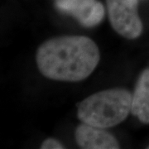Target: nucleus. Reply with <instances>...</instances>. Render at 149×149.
<instances>
[{
  "label": "nucleus",
  "instance_id": "1",
  "mask_svg": "<svg viewBox=\"0 0 149 149\" xmlns=\"http://www.w3.org/2000/svg\"><path fill=\"white\" fill-rule=\"evenodd\" d=\"M100 60L96 43L85 36H61L49 39L38 47L37 68L48 79L77 82L85 80Z\"/></svg>",
  "mask_w": 149,
  "mask_h": 149
},
{
  "label": "nucleus",
  "instance_id": "2",
  "mask_svg": "<svg viewBox=\"0 0 149 149\" xmlns=\"http://www.w3.org/2000/svg\"><path fill=\"white\" fill-rule=\"evenodd\" d=\"M132 94L123 88L100 91L80 102L77 116L82 123L108 128L123 122L131 113Z\"/></svg>",
  "mask_w": 149,
  "mask_h": 149
},
{
  "label": "nucleus",
  "instance_id": "3",
  "mask_svg": "<svg viewBox=\"0 0 149 149\" xmlns=\"http://www.w3.org/2000/svg\"><path fill=\"white\" fill-rule=\"evenodd\" d=\"M105 1L113 30L127 39L138 38L143 32V23L138 13L139 0Z\"/></svg>",
  "mask_w": 149,
  "mask_h": 149
},
{
  "label": "nucleus",
  "instance_id": "4",
  "mask_svg": "<svg viewBox=\"0 0 149 149\" xmlns=\"http://www.w3.org/2000/svg\"><path fill=\"white\" fill-rule=\"evenodd\" d=\"M56 7L60 11L74 17L87 27L98 25L104 17V8L97 0H57Z\"/></svg>",
  "mask_w": 149,
  "mask_h": 149
},
{
  "label": "nucleus",
  "instance_id": "5",
  "mask_svg": "<svg viewBox=\"0 0 149 149\" xmlns=\"http://www.w3.org/2000/svg\"><path fill=\"white\" fill-rule=\"evenodd\" d=\"M83 123L74 133L78 146L84 149H117L119 143L112 134L104 130Z\"/></svg>",
  "mask_w": 149,
  "mask_h": 149
},
{
  "label": "nucleus",
  "instance_id": "6",
  "mask_svg": "<svg viewBox=\"0 0 149 149\" xmlns=\"http://www.w3.org/2000/svg\"><path fill=\"white\" fill-rule=\"evenodd\" d=\"M131 113L145 124L149 123V68L141 73L132 95Z\"/></svg>",
  "mask_w": 149,
  "mask_h": 149
},
{
  "label": "nucleus",
  "instance_id": "7",
  "mask_svg": "<svg viewBox=\"0 0 149 149\" xmlns=\"http://www.w3.org/2000/svg\"><path fill=\"white\" fill-rule=\"evenodd\" d=\"M42 149H62L64 146L58 140L54 139H46L41 146Z\"/></svg>",
  "mask_w": 149,
  "mask_h": 149
}]
</instances>
